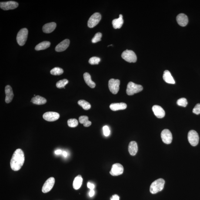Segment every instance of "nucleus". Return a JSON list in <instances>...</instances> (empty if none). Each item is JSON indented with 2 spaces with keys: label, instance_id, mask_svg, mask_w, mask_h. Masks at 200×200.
Here are the masks:
<instances>
[{
  "label": "nucleus",
  "instance_id": "1",
  "mask_svg": "<svg viewBox=\"0 0 200 200\" xmlns=\"http://www.w3.org/2000/svg\"><path fill=\"white\" fill-rule=\"evenodd\" d=\"M25 162V156L22 149H18L15 151L11 158L10 165L14 171H18L22 168Z\"/></svg>",
  "mask_w": 200,
  "mask_h": 200
},
{
  "label": "nucleus",
  "instance_id": "2",
  "mask_svg": "<svg viewBox=\"0 0 200 200\" xmlns=\"http://www.w3.org/2000/svg\"><path fill=\"white\" fill-rule=\"evenodd\" d=\"M165 184V180L163 179H159L156 180L150 186V192L152 194H156L162 191L164 189Z\"/></svg>",
  "mask_w": 200,
  "mask_h": 200
},
{
  "label": "nucleus",
  "instance_id": "3",
  "mask_svg": "<svg viewBox=\"0 0 200 200\" xmlns=\"http://www.w3.org/2000/svg\"><path fill=\"white\" fill-rule=\"evenodd\" d=\"M143 89L142 86L130 82L128 84L127 87L126 93L129 96L134 95V94L141 92Z\"/></svg>",
  "mask_w": 200,
  "mask_h": 200
},
{
  "label": "nucleus",
  "instance_id": "4",
  "mask_svg": "<svg viewBox=\"0 0 200 200\" xmlns=\"http://www.w3.org/2000/svg\"><path fill=\"white\" fill-rule=\"evenodd\" d=\"M28 30L26 28L22 29L18 32L17 34L16 40L18 44L21 46L25 45L28 38Z\"/></svg>",
  "mask_w": 200,
  "mask_h": 200
},
{
  "label": "nucleus",
  "instance_id": "5",
  "mask_svg": "<svg viewBox=\"0 0 200 200\" xmlns=\"http://www.w3.org/2000/svg\"><path fill=\"white\" fill-rule=\"evenodd\" d=\"M121 56L124 59L128 62L135 63L136 62V55L132 50H126L123 52Z\"/></svg>",
  "mask_w": 200,
  "mask_h": 200
},
{
  "label": "nucleus",
  "instance_id": "6",
  "mask_svg": "<svg viewBox=\"0 0 200 200\" xmlns=\"http://www.w3.org/2000/svg\"><path fill=\"white\" fill-rule=\"evenodd\" d=\"M189 142L192 146H195L198 145L199 142V136L196 131L191 130L188 134Z\"/></svg>",
  "mask_w": 200,
  "mask_h": 200
},
{
  "label": "nucleus",
  "instance_id": "7",
  "mask_svg": "<svg viewBox=\"0 0 200 200\" xmlns=\"http://www.w3.org/2000/svg\"><path fill=\"white\" fill-rule=\"evenodd\" d=\"M120 81L119 80L111 79L109 81L108 87L110 91L113 94L118 93L119 89Z\"/></svg>",
  "mask_w": 200,
  "mask_h": 200
},
{
  "label": "nucleus",
  "instance_id": "8",
  "mask_svg": "<svg viewBox=\"0 0 200 200\" xmlns=\"http://www.w3.org/2000/svg\"><path fill=\"white\" fill-rule=\"evenodd\" d=\"M101 19V15L99 13H95L90 17L88 22V26L93 28L98 25Z\"/></svg>",
  "mask_w": 200,
  "mask_h": 200
},
{
  "label": "nucleus",
  "instance_id": "9",
  "mask_svg": "<svg viewBox=\"0 0 200 200\" xmlns=\"http://www.w3.org/2000/svg\"><path fill=\"white\" fill-rule=\"evenodd\" d=\"M18 3L14 1L0 3V7L2 9L5 11L15 9L18 6Z\"/></svg>",
  "mask_w": 200,
  "mask_h": 200
},
{
  "label": "nucleus",
  "instance_id": "10",
  "mask_svg": "<svg viewBox=\"0 0 200 200\" xmlns=\"http://www.w3.org/2000/svg\"><path fill=\"white\" fill-rule=\"evenodd\" d=\"M161 137L162 141L164 143L169 144L172 142V134L169 129H165L163 130L161 132Z\"/></svg>",
  "mask_w": 200,
  "mask_h": 200
},
{
  "label": "nucleus",
  "instance_id": "11",
  "mask_svg": "<svg viewBox=\"0 0 200 200\" xmlns=\"http://www.w3.org/2000/svg\"><path fill=\"white\" fill-rule=\"evenodd\" d=\"M55 183V179L54 177H51L47 179L44 183L42 188V192L44 193L49 192L53 188Z\"/></svg>",
  "mask_w": 200,
  "mask_h": 200
},
{
  "label": "nucleus",
  "instance_id": "12",
  "mask_svg": "<svg viewBox=\"0 0 200 200\" xmlns=\"http://www.w3.org/2000/svg\"><path fill=\"white\" fill-rule=\"evenodd\" d=\"M124 168L121 164L116 163L112 165L110 173L113 176H117L121 175L124 172Z\"/></svg>",
  "mask_w": 200,
  "mask_h": 200
},
{
  "label": "nucleus",
  "instance_id": "13",
  "mask_svg": "<svg viewBox=\"0 0 200 200\" xmlns=\"http://www.w3.org/2000/svg\"><path fill=\"white\" fill-rule=\"evenodd\" d=\"M59 114L58 113L54 112H46L43 115V117L46 121L49 122H53L56 121L59 118Z\"/></svg>",
  "mask_w": 200,
  "mask_h": 200
},
{
  "label": "nucleus",
  "instance_id": "14",
  "mask_svg": "<svg viewBox=\"0 0 200 200\" xmlns=\"http://www.w3.org/2000/svg\"><path fill=\"white\" fill-rule=\"evenodd\" d=\"M152 109L155 115L159 118H163L165 112L163 109L160 106L155 105L152 107Z\"/></svg>",
  "mask_w": 200,
  "mask_h": 200
},
{
  "label": "nucleus",
  "instance_id": "15",
  "mask_svg": "<svg viewBox=\"0 0 200 200\" xmlns=\"http://www.w3.org/2000/svg\"><path fill=\"white\" fill-rule=\"evenodd\" d=\"M5 93L6 94L5 102L7 104L9 103L12 101L14 96L12 88L10 85H8L5 87Z\"/></svg>",
  "mask_w": 200,
  "mask_h": 200
},
{
  "label": "nucleus",
  "instance_id": "16",
  "mask_svg": "<svg viewBox=\"0 0 200 200\" xmlns=\"http://www.w3.org/2000/svg\"><path fill=\"white\" fill-rule=\"evenodd\" d=\"M70 41L68 39H66L60 43L55 48V51L56 52H61L65 51L69 46Z\"/></svg>",
  "mask_w": 200,
  "mask_h": 200
},
{
  "label": "nucleus",
  "instance_id": "17",
  "mask_svg": "<svg viewBox=\"0 0 200 200\" xmlns=\"http://www.w3.org/2000/svg\"><path fill=\"white\" fill-rule=\"evenodd\" d=\"M176 21L178 24L182 26H185L188 23V19L184 14H180L177 16Z\"/></svg>",
  "mask_w": 200,
  "mask_h": 200
},
{
  "label": "nucleus",
  "instance_id": "18",
  "mask_svg": "<svg viewBox=\"0 0 200 200\" xmlns=\"http://www.w3.org/2000/svg\"><path fill=\"white\" fill-rule=\"evenodd\" d=\"M56 27V24L55 22L49 23L44 26L42 28L43 31L45 33H50L54 31Z\"/></svg>",
  "mask_w": 200,
  "mask_h": 200
},
{
  "label": "nucleus",
  "instance_id": "19",
  "mask_svg": "<svg viewBox=\"0 0 200 200\" xmlns=\"http://www.w3.org/2000/svg\"><path fill=\"white\" fill-rule=\"evenodd\" d=\"M163 78L164 81L167 83L172 84L175 83L173 77L171 75V73L168 70H166L164 71Z\"/></svg>",
  "mask_w": 200,
  "mask_h": 200
},
{
  "label": "nucleus",
  "instance_id": "20",
  "mask_svg": "<svg viewBox=\"0 0 200 200\" xmlns=\"http://www.w3.org/2000/svg\"><path fill=\"white\" fill-rule=\"evenodd\" d=\"M128 151L130 155L135 156L138 151V146L137 143L135 141H131L128 146Z\"/></svg>",
  "mask_w": 200,
  "mask_h": 200
},
{
  "label": "nucleus",
  "instance_id": "21",
  "mask_svg": "<svg viewBox=\"0 0 200 200\" xmlns=\"http://www.w3.org/2000/svg\"><path fill=\"white\" fill-rule=\"evenodd\" d=\"M126 108V104L123 102L112 104L110 105V109L114 111L125 109Z\"/></svg>",
  "mask_w": 200,
  "mask_h": 200
},
{
  "label": "nucleus",
  "instance_id": "22",
  "mask_svg": "<svg viewBox=\"0 0 200 200\" xmlns=\"http://www.w3.org/2000/svg\"><path fill=\"white\" fill-rule=\"evenodd\" d=\"M112 24L114 28L115 29L121 28L124 24L122 15L120 14L119 18L113 20Z\"/></svg>",
  "mask_w": 200,
  "mask_h": 200
},
{
  "label": "nucleus",
  "instance_id": "23",
  "mask_svg": "<svg viewBox=\"0 0 200 200\" xmlns=\"http://www.w3.org/2000/svg\"><path fill=\"white\" fill-rule=\"evenodd\" d=\"M31 101L34 104L38 105H44L47 102L46 99L39 95L33 97L31 99Z\"/></svg>",
  "mask_w": 200,
  "mask_h": 200
},
{
  "label": "nucleus",
  "instance_id": "24",
  "mask_svg": "<svg viewBox=\"0 0 200 200\" xmlns=\"http://www.w3.org/2000/svg\"><path fill=\"white\" fill-rule=\"evenodd\" d=\"M84 78L86 83L91 88H95L96 86L95 83L92 81L91 77L88 73L86 72L84 74Z\"/></svg>",
  "mask_w": 200,
  "mask_h": 200
},
{
  "label": "nucleus",
  "instance_id": "25",
  "mask_svg": "<svg viewBox=\"0 0 200 200\" xmlns=\"http://www.w3.org/2000/svg\"><path fill=\"white\" fill-rule=\"evenodd\" d=\"M82 182L83 179L81 175H78L75 177L73 184V186L74 189L75 190L79 189L82 185Z\"/></svg>",
  "mask_w": 200,
  "mask_h": 200
},
{
  "label": "nucleus",
  "instance_id": "26",
  "mask_svg": "<svg viewBox=\"0 0 200 200\" xmlns=\"http://www.w3.org/2000/svg\"><path fill=\"white\" fill-rule=\"evenodd\" d=\"M51 45V43L49 41H44L40 43L36 46L35 49L36 51H40L46 49Z\"/></svg>",
  "mask_w": 200,
  "mask_h": 200
},
{
  "label": "nucleus",
  "instance_id": "27",
  "mask_svg": "<svg viewBox=\"0 0 200 200\" xmlns=\"http://www.w3.org/2000/svg\"><path fill=\"white\" fill-rule=\"evenodd\" d=\"M88 117L86 116H82L79 118V122L81 124H83L85 127H89L92 124V123L89 121Z\"/></svg>",
  "mask_w": 200,
  "mask_h": 200
},
{
  "label": "nucleus",
  "instance_id": "28",
  "mask_svg": "<svg viewBox=\"0 0 200 200\" xmlns=\"http://www.w3.org/2000/svg\"><path fill=\"white\" fill-rule=\"evenodd\" d=\"M78 104L85 110L89 109L91 108V105L89 103L84 100H79L78 102Z\"/></svg>",
  "mask_w": 200,
  "mask_h": 200
},
{
  "label": "nucleus",
  "instance_id": "29",
  "mask_svg": "<svg viewBox=\"0 0 200 200\" xmlns=\"http://www.w3.org/2000/svg\"><path fill=\"white\" fill-rule=\"evenodd\" d=\"M50 73L53 75H60L63 73L64 70L59 67H55L51 70Z\"/></svg>",
  "mask_w": 200,
  "mask_h": 200
},
{
  "label": "nucleus",
  "instance_id": "30",
  "mask_svg": "<svg viewBox=\"0 0 200 200\" xmlns=\"http://www.w3.org/2000/svg\"><path fill=\"white\" fill-rule=\"evenodd\" d=\"M69 81L66 79H64L58 81L56 83V86L59 89L65 88V86L68 83Z\"/></svg>",
  "mask_w": 200,
  "mask_h": 200
},
{
  "label": "nucleus",
  "instance_id": "31",
  "mask_svg": "<svg viewBox=\"0 0 200 200\" xmlns=\"http://www.w3.org/2000/svg\"><path fill=\"white\" fill-rule=\"evenodd\" d=\"M68 126L71 128H75L78 125V120L75 119H71L68 120Z\"/></svg>",
  "mask_w": 200,
  "mask_h": 200
},
{
  "label": "nucleus",
  "instance_id": "32",
  "mask_svg": "<svg viewBox=\"0 0 200 200\" xmlns=\"http://www.w3.org/2000/svg\"><path fill=\"white\" fill-rule=\"evenodd\" d=\"M177 104L179 106L185 107L188 105L187 99L185 98H181L177 101Z\"/></svg>",
  "mask_w": 200,
  "mask_h": 200
},
{
  "label": "nucleus",
  "instance_id": "33",
  "mask_svg": "<svg viewBox=\"0 0 200 200\" xmlns=\"http://www.w3.org/2000/svg\"><path fill=\"white\" fill-rule=\"evenodd\" d=\"M101 61V59L98 57H93L90 59L89 62L91 65H98Z\"/></svg>",
  "mask_w": 200,
  "mask_h": 200
},
{
  "label": "nucleus",
  "instance_id": "34",
  "mask_svg": "<svg viewBox=\"0 0 200 200\" xmlns=\"http://www.w3.org/2000/svg\"><path fill=\"white\" fill-rule=\"evenodd\" d=\"M102 37V34L100 32L97 33L95 34V36L92 38V42L93 43H96L99 42L101 41V38Z\"/></svg>",
  "mask_w": 200,
  "mask_h": 200
},
{
  "label": "nucleus",
  "instance_id": "35",
  "mask_svg": "<svg viewBox=\"0 0 200 200\" xmlns=\"http://www.w3.org/2000/svg\"><path fill=\"white\" fill-rule=\"evenodd\" d=\"M192 112L196 115H199L200 114V104H197L195 105Z\"/></svg>",
  "mask_w": 200,
  "mask_h": 200
},
{
  "label": "nucleus",
  "instance_id": "36",
  "mask_svg": "<svg viewBox=\"0 0 200 200\" xmlns=\"http://www.w3.org/2000/svg\"><path fill=\"white\" fill-rule=\"evenodd\" d=\"M103 132L104 135L106 136H108L110 135V131L108 126H105L103 128Z\"/></svg>",
  "mask_w": 200,
  "mask_h": 200
},
{
  "label": "nucleus",
  "instance_id": "37",
  "mask_svg": "<svg viewBox=\"0 0 200 200\" xmlns=\"http://www.w3.org/2000/svg\"><path fill=\"white\" fill-rule=\"evenodd\" d=\"M87 186H88V188L90 189L91 190L94 189V188H95V185L90 182H88V184H87Z\"/></svg>",
  "mask_w": 200,
  "mask_h": 200
},
{
  "label": "nucleus",
  "instance_id": "38",
  "mask_svg": "<svg viewBox=\"0 0 200 200\" xmlns=\"http://www.w3.org/2000/svg\"><path fill=\"white\" fill-rule=\"evenodd\" d=\"M111 200H119V197L118 195H114L111 198Z\"/></svg>",
  "mask_w": 200,
  "mask_h": 200
},
{
  "label": "nucleus",
  "instance_id": "39",
  "mask_svg": "<svg viewBox=\"0 0 200 200\" xmlns=\"http://www.w3.org/2000/svg\"><path fill=\"white\" fill-rule=\"evenodd\" d=\"M95 194V191L94 189L91 190L89 193V195L90 197H92Z\"/></svg>",
  "mask_w": 200,
  "mask_h": 200
},
{
  "label": "nucleus",
  "instance_id": "40",
  "mask_svg": "<svg viewBox=\"0 0 200 200\" xmlns=\"http://www.w3.org/2000/svg\"><path fill=\"white\" fill-rule=\"evenodd\" d=\"M62 153V151L61 150H56L55 152V154L56 155H60Z\"/></svg>",
  "mask_w": 200,
  "mask_h": 200
},
{
  "label": "nucleus",
  "instance_id": "41",
  "mask_svg": "<svg viewBox=\"0 0 200 200\" xmlns=\"http://www.w3.org/2000/svg\"><path fill=\"white\" fill-rule=\"evenodd\" d=\"M62 154L65 157H66L67 155H68V154H67V153L66 152H65V151H64V152H62Z\"/></svg>",
  "mask_w": 200,
  "mask_h": 200
}]
</instances>
